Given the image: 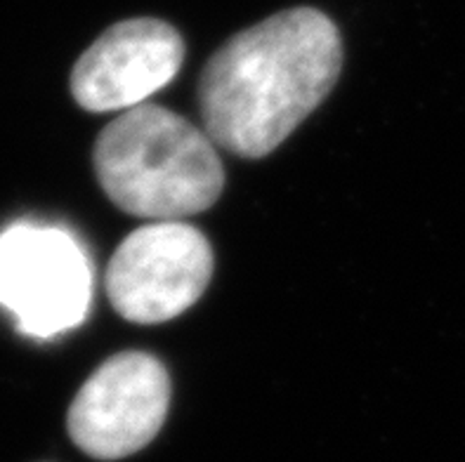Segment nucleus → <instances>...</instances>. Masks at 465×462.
<instances>
[{
    "instance_id": "nucleus-1",
    "label": "nucleus",
    "mask_w": 465,
    "mask_h": 462,
    "mask_svg": "<svg viewBox=\"0 0 465 462\" xmlns=\"http://www.w3.org/2000/svg\"><path fill=\"white\" fill-rule=\"evenodd\" d=\"M341 69V34L324 12H279L230 38L201 71L206 135L234 156L265 158L329 97Z\"/></svg>"
},
{
    "instance_id": "nucleus-2",
    "label": "nucleus",
    "mask_w": 465,
    "mask_h": 462,
    "mask_svg": "<svg viewBox=\"0 0 465 462\" xmlns=\"http://www.w3.org/2000/svg\"><path fill=\"white\" fill-rule=\"evenodd\" d=\"M93 165L116 208L156 222L208 211L224 187L211 137L159 104L114 118L94 142Z\"/></svg>"
},
{
    "instance_id": "nucleus-3",
    "label": "nucleus",
    "mask_w": 465,
    "mask_h": 462,
    "mask_svg": "<svg viewBox=\"0 0 465 462\" xmlns=\"http://www.w3.org/2000/svg\"><path fill=\"white\" fill-rule=\"evenodd\" d=\"M94 274L76 236L57 227L12 224L0 234V307L31 338L81 326Z\"/></svg>"
},
{
    "instance_id": "nucleus-4",
    "label": "nucleus",
    "mask_w": 465,
    "mask_h": 462,
    "mask_svg": "<svg viewBox=\"0 0 465 462\" xmlns=\"http://www.w3.org/2000/svg\"><path fill=\"white\" fill-rule=\"evenodd\" d=\"M211 243L183 220L152 222L121 241L109 260L106 298L125 321L156 326L184 314L206 293Z\"/></svg>"
},
{
    "instance_id": "nucleus-5",
    "label": "nucleus",
    "mask_w": 465,
    "mask_h": 462,
    "mask_svg": "<svg viewBox=\"0 0 465 462\" xmlns=\"http://www.w3.org/2000/svg\"><path fill=\"white\" fill-rule=\"evenodd\" d=\"M171 406V378L147 351L106 359L69 406L71 441L97 460H121L156 439Z\"/></svg>"
},
{
    "instance_id": "nucleus-6",
    "label": "nucleus",
    "mask_w": 465,
    "mask_h": 462,
    "mask_svg": "<svg viewBox=\"0 0 465 462\" xmlns=\"http://www.w3.org/2000/svg\"><path fill=\"white\" fill-rule=\"evenodd\" d=\"M183 35L161 19H125L78 57L71 94L85 112L133 109L165 88L183 66Z\"/></svg>"
}]
</instances>
